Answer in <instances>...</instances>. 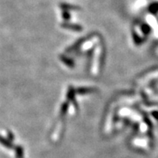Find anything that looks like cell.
Returning <instances> with one entry per match:
<instances>
[{"label": "cell", "mask_w": 158, "mask_h": 158, "mask_svg": "<svg viewBox=\"0 0 158 158\" xmlns=\"http://www.w3.org/2000/svg\"><path fill=\"white\" fill-rule=\"evenodd\" d=\"M150 10L152 12H155L156 11V10H158V3H155L153 4V5H152Z\"/></svg>", "instance_id": "obj_1"}]
</instances>
